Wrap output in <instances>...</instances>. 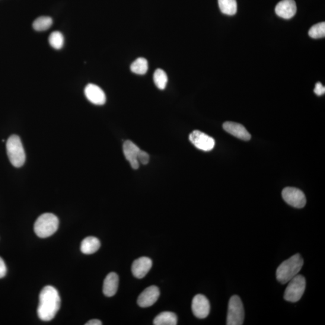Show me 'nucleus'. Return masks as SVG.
Returning a JSON list of instances; mask_svg holds the SVG:
<instances>
[{
    "instance_id": "nucleus-22",
    "label": "nucleus",
    "mask_w": 325,
    "mask_h": 325,
    "mask_svg": "<svg viewBox=\"0 0 325 325\" xmlns=\"http://www.w3.org/2000/svg\"><path fill=\"white\" fill-rule=\"evenodd\" d=\"M53 24L52 18L50 17H40L34 20L33 23L34 29L37 31H44L49 29Z\"/></svg>"
},
{
    "instance_id": "nucleus-8",
    "label": "nucleus",
    "mask_w": 325,
    "mask_h": 325,
    "mask_svg": "<svg viewBox=\"0 0 325 325\" xmlns=\"http://www.w3.org/2000/svg\"><path fill=\"white\" fill-rule=\"evenodd\" d=\"M189 140L196 148L204 151H212L215 146L214 139L198 130L190 134Z\"/></svg>"
},
{
    "instance_id": "nucleus-25",
    "label": "nucleus",
    "mask_w": 325,
    "mask_h": 325,
    "mask_svg": "<svg viewBox=\"0 0 325 325\" xmlns=\"http://www.w3.org/2000/svg\"><path fill=\"white\" fill-rule=\"evenodd\" d=\"M138 161L142 165H147L149 161V156L147 152L140 150L138 154Z\"/></svg>"
},
{
    "instance_id": "nucleus-9",
    "label": "nucleus",
    "mask_w": 325,
    "mask_h": 325,
    "mask_svg": "<svg viewBox=\"0 0 325 325\" xmlns=\"http://www.w3.org/2000/svg\"><path fill=\"white\" fill-rule=\"evenodd\" d=\"M192 310L193 314L197 318H206L210 311V304L208 299L202 295H196L192 300Z\"/></svg>"
},
{
    "instance_id": "nucleus-15",
    "label": "nucleus",
    "mask_w": 325,
    "mask_h": 325,
    "mask_svg": "<svg viewBox=\"0 0 325 325\" xmlns=\"http://www.w3.org/2000/svg\"><path fill=\"white\" fill-rule=\"evenodd\" d=\"M223 128L231 135L236 137L243 141H250L251 136L247 130L241 124L233 122H227L223 125Z\"/></svg>"
},
{
    "instance_id": "nucleus-11",
    "label": "nucleus",
    "mask_w": 325,
    "mask_h": 325,
    "mask_svg": "<svg viewBox=\"0 0 325 325\" xmlns=\"http://www.w3.org/2000/svg\"><path fill=\"white\" fill-rule=\"evenodd\" d=\"M85 94L92 104L101 106L106 103V94L103 89L96 85L88 84L85 89Z\"/></svg>"
},
{
    "instance_id": "nucleus-18",
    "label": "nucleus",
    "mask_w": 325,
    "mask_h": 325,
    "mask_svg": "<svg viewBox=\"0 0 325 325\" xmlns=\"http://www.w3.org/2000/svg\"><path fill=\"white\" fill-rule=\"evenodd\" d=\"M177 315L173 312H162L154 318L153 323L155 325H176Z\"/></svg>"
},
{
    "instance_id": "nucleus-5",
    "label": "nucleus",
    "mask_w": 325,
    "mask_h": 325,
    "mask_svg": "<svg viewBox=\"0 0 325 325\" xmlns=\"http://www.w3.org/2000/svg\"><path fill=\"white\" fill-rule=\"evenodd\" d=\"M289 285L285 292V300L291 302H297L303 296L305 288L306 280L305 277L297 275L288 282Z\"/></svg>"
},
{
    "instance_id": "nucleus-4",
    "label": "nucleus",
    "mask_w": 325,
    "mask_h": 325,
    "mask_svg": "<svg viewBox=\"0 0 325 325\" xmlns=\"http://www.w3.org/2000/svg\"><path fill=\"white\" fill-rule=\"evenodd\" d=\"M6 150L9 160L16 168H20L25 161V153L20 137L12 135L6 143Z\"/></svg>"
},
{
    "instance_id": "nucleus-20",
    "label": "nucleus",
    "mask_w": 325,
    "mask_h": 325,
    "mask_svg": "<svg viewBox=\"0 0 325 325\" xmlns=\"http://www.w3.org/2000/svg\"><path fill=\"white\" fill-rule=\"evenodd\" d=\"M132 72L136 74L144 75L148 70V63L147 60L143 57H139L132 63L130 66Z\"/></svg>"
},
{
    "instance_id": "nucleus-23",
    "label": "nucleus",
    "mask_w": 325,
    "mask_h": 325,
    "mask_svg": "<svg viewBox=\"0 0 325 325\" xmlns=\"http://www.w3.org/2000/svg\"><path fill=\"white\" fill-rule=\"evenodd\" d=\"M49 44L54 49H62L65 43V38L63 34L60 31H54L50 34L49 39Z\"/></svg>"
},
{
    "instance_id": "nucleus-2",
    "label": "nucleus",
    "mask_w": 325,
    "mask_h": 325,
    "mask_svg": "<svg viewBox=\"0 0 325 325\" xmlns=\"http://www.w3.org/2000/svg\"><path fill=\"white\" fill-rule=\"evenodd\" d=\"M304 265V259L297 254L283 261L276 270V279L282 285H285L298 275Z\"/></svg>"
},
{
    "instance_id": "nucleus-3",
    "label": "nucleus",
    "mask_w": 325,
    "mask_h": 325,
    "mask_svg": "<svg viewBox=\"0 0 325 325\" xmlns=\"http://www.w3.org/2000/svg\"><path fill=\"white\" fill-rule=\"evenodd\" d=\"M58 218L52 213H44L37 218L34 225L35 233L40 238L53 235L59 228Z\"/></svg>"
},
{
    "instance_id": "nucleus-16",
    "label": "nucleus",
    "mask_w": 325,
    "mask_h": 325,
    "mask_svg": "<svg viewBox=\"0 0 325 325\" xmlns=\"http://www.w3.org/2000/svg\"><path fill=\"white\" fill-rule=\"evenodd\" d=\"M119 286V276L116 273L108 274L103 283V293L107 297H112L116 294Z\"/></svg>"
},
{
    "instance_id": "nucleus-1",
    "label": "nucleus",
    "mask_w": 325,
    "mask_h": 325,
    "mask_svg": "<svg viewBox=\"0 0 325 325\" xmlns=\"http://www.w3.org/2000/svg\"><path fill=\"white\" fill-rule=\"evenodd\" d=\"M60 302L59 293L55 288L50 286L45 287L40 293L38 317L44 321L53 319L59 310Z\"/></svg>"
},
{
    "instance_id": "nucleus-12",
    "label": "nucleus",
    "mask_w": 325,
    "mask_h": 325,
    "mask_svg": "<svg viewBox=\"0 0 325 325\" xmlns=\"http://www.w3.org/2000/svg\"><path fill=\"white\" fill-rule=\"evenodd\" d=\"M297 6L294 0H282L276 6L275 13L278 17L289 20L294 17Z\"/></svg>"
},
{
    "instance_id": "nucleus-28",
    "label": "nucleus",
    "mask_w": 325,
    "mask_h": 325,
    "mask_svg": "<svg viewBox=\"0 0 325 325\" xmlns=\"http://www.w3.org/2000/svg\"><path fill=\"white\" fill-rule=\"evenodd\" d=\"M86 325H101L102 322L100 320L93 319L89 321L88 322L85 324Z\"/></svg>"
},
{
    "instance_id": "nucleus-7",
    "label": "nucleus",
    "mask_w": 325,
    "mask_h": 325,
    "mask_svg": "<svg viewBox=\"0 0 325 325\" xmlns=\"http://www.w3.org/2000/svg\"><path fill=\"white\" fill-rule=\"evenodd\" d=\"M282 196L283 199L288 205L295 208H303L307 202V199L303 192L295 187H286L282 190Z\"/></svg>"
},
{
    "instance_id": "nucleus-26",
    "label": "nucleus",
    "mask_w": 325,
    "mask_h": 325,
    "mask_svg": "<svg viewBox=\"0 0 325 325\" xmlns=\"http://www.w3.org/2000/svg\"><path fill=\"white\" fill-rule=\"evenodd\" d=\"M314 92L318 96H321L325 93V88L320 82H318L315 85Z\"/></svg>"
},
{
    "instance_id": "nucleus-6",
    "label": "nucleus",
    "mask_w": 325,
    "mask_h": 325,
    "mask_svg": "<svg viewBox=\"0 0 325 325\" xmlns=\"http://www.w3.org/2000/svg\"><path fill=\"white\" fill-rule=\"evenodd\" d=\"M244 318V307L241 299L237 295L232 296L228 303L227 324H243Z\"/></svg>"
},
{
    "instance_id": "nucleus-21",
    "label": "nucleus",
    "mask_w": 325,
    "mask_h": 325,
    "mask_svg": "<svg viewBox=\"0 0 325 325\" xmlns=\"http://www.w3.org/2000/svg\"><path fill=\"white\" fill-rule=\"evenodd\" d=\"M154 84L157 88L160 90H164L167 87L168 82V78L167 73L164 70L157 69L154 72V76H153Z\"/></svg>"
},
{
    "instance_id": "nucleus-17",
    "label": "nucleus",
    "mask_w": 325,
    "mask_h": 325,
    "mask_svg": "<svg viewBox=\"0 0 325 325\" xmlns=\"http://www.w3.org/2000/svg\"><path fill=\"white\" fill-rule=\"evenodd\" d=\"M101 243L98 238L95 237H88L82 241L81 251L87 255L93 254L100 249Z\"/></svg>"
},
{
    "instance_id": "nucleus-24",
    "label": "nucleus",
    "mask_w": 325,
    "mask_h": 325,
    "mask_svg": "<svg viewBox=\"0 0 325 325\" xmlns=\"http://www.w3.org/2000/svg\"><path fill=\"white\" fill-rule=\"evenodd\" d=\"M309 35L314 39H319L325 36V22L315 24L312 26L308 32Z\"/></svg>"
},
{
    "instance_id": "nucleus-14",
    "label": "nucleus",
    "mask_w": 325,
    "mask_h": 325,
    "mask_svg": "<svg viewBox=\"0 0 325 325\" xmlns=\"http://www.w3.org/2000/svg\"><path fill=\"white\" fill-rule=\"evenodd\" d=\"M141 150L135 143L130 141H127L123 145L124 154L134 170H138L139 167L138 154Z\"/></svg>"
},
{
    "instance_id": "nucleus-13",
    "label": "nucleus",
    "mask_w": 325,
    "mask_h": 325,
    "mask_svg": "<svg viewBox=\"0 0 325 325\" xmlns=\"http://www.w3.org/2000/svg\"><path fill=\"white\" fill-rule=\"evenodd\" d=\"M152 266V261L149 258H139L134 261L132 264V271L133 275L138 279L144 278L151 269Z\"/></svg>"
},
{
    "instance_id": "nucleus-10",
    "label": "nucleus",
    "mask_w": 325,
    "mask_h": 325,
    "mask_svg": "<svg viewBox=\"0 0 325 325\" xmlns=\"http://www.w3.org/2000/svg\"><path fill=\"white\" fill-rule=\"evenodd\" d=\"M160 296V291L157 286H151L146 288L138 299V304L142 308L151 307L157 301Z\"/></svg>"
},
{
    "instance_id": "nucleus-19",
    "label": "nucleus",
    "mask_w": 325,
    "mask_h": 325,
    "mask_svg": "<svg viewBox=\"0 0 325 325\" xmlns=\"http://www.w3.org/2000/svg\"><path fill=\"white\" fill-rule=\"evenodd\" d=\"M218 5L220 10L224 14L232 16L237 13L236 0H218Z\"/></svg>"
},
{
    "instance_id": "nucleus-27",
    "label": "nucleus",
    "mask_w": 325,
    "mask_h": 325,
    "mask_svg": "<svg viewBox=\"0 0 325 325\" xmlns=\"http://www.w3.org/2000/svg\"><path fill=\"white\" fill-rule=\"evenodd\" d=\"M7 273V267L4 260L0 257V279L4 278Z\"/></svg>"
}]
</instances>
